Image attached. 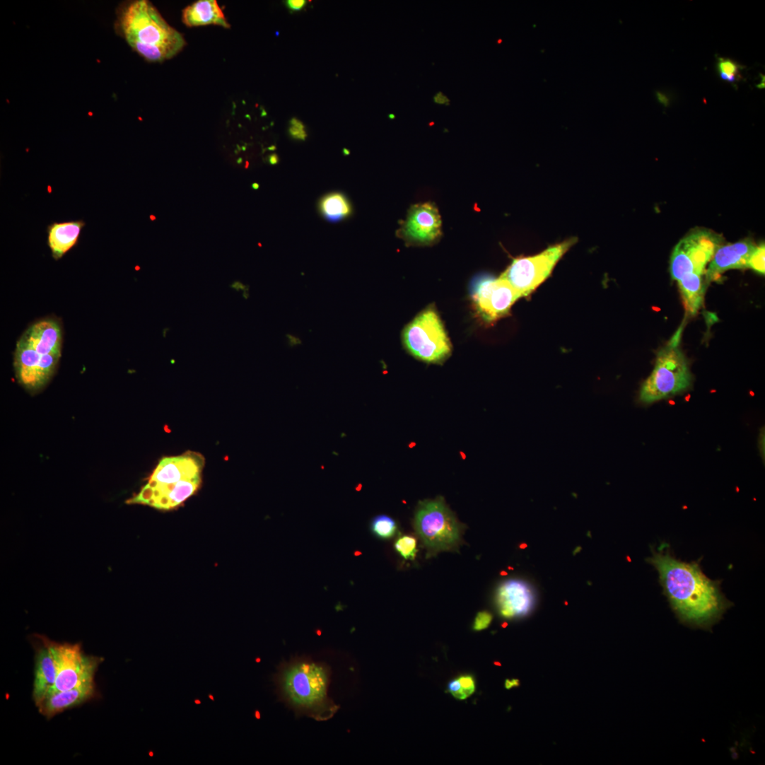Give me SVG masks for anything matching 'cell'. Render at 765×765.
I'll use <instances>...</instances> for the list:
<instances>
[{
    "mask_svg": "<svg viewBox=\"0 0 765 765\" xmlns=\"http://www.w3.org/2000/svg\"><path fill=\"white\" fill-rule=\"evenodd\" d=\"M647 561L658 571L663 593L683 624L710 631L732 606L720 590V581L709 579L699 562L681 561L666 549L653 551Z\"/></svg>",
    "mask_w": 765,
    "mask_h": 765,
    "instance_id": "1",
    "label": "cell"
},
{
    "mask_svg": "<svg viewBox=\"0 0 765 765\" xmlns=\"http://www.w3.org/2000/svg\"><path fill=\"white\" fill-rule=\"evenodd\" d=\"M117 33L145 60L161 63L178 54L186 42L148 0L122 4L117 11Z\"/></svg>",
    "mask_w": 765,
    "mask_h": 765,
    "instance_id": "2",
    "label": "cell"
},
{
    "mask_svg": "<svg viewBox=\"0 0 765 765\" xmlns=\"http://www.w3.org/2000/svg\"><path fill=\"white\" fill-rule=\"evenodd\" d=\"M204 462L202 455L193 452L164 458L148 484L127 503L165 511L180 508L199 489Z\"/></svg>",
    "mask_w": 765,
    "mask_h": 765,
    "instance_id": "3",
    "label": "cell"
},
{
    "mask_svg": "<svg viewBox=\"0 0 765 765\" xmlns=\"http://www.w3.org/2000/svg\"><path fill=\"white\" fill-rule=\"evenodd\" d=\"M280 696L290 705L318 715L328 711L329 672L311 660H296L281 666L275 676Z\"/></svg>",
    "mask_w": 765,
    "mask_h": 765,
    "instance_id": "4",
    "label": "cell"
},
{
    "mask_svg": "<svg viewBox=\"0 0 765 765\" xmlns=\"http://www.w3.org/2000/svg\"><path fill=\"white\" fill-rule=\"evenodd\" d=\"M689 363L676 343H671L658 354L650 375L643 382L640 399L653 404L687 391L691 385Z\"/></svg>",
    "mask_w": 765,
    "mask_h": 765,
    "instance_id": "5",
    "label": "cell"
},
{
    "mask_svg": "<svg viewBox=\"0 0 765 765\" xmlns=\"http://www.w3.org/2000/svg\"><path fill=\"white\" fill-rule=\"evenodd\" d=\"M464 527L443 498L420 503L415 527L428 550V557L440 551H458Z\"/></svg>",
    "mask_w": 765,
    "mask_h": 765,
    "instance_id": "6",
    "label": "cell"
},
{
    "mask_svg": "<svg viewBox=\"0 0 765 765\" xmlns=\"http://www.w3.org/2000/svg\"><path fill=\"white\" fill-rule=\"evenodd\" d=\"M404 344L415 357L439 363L451 354L452 346L438 313L428 308L419 314L403 333Z\"/></svg>",
    "mask_w": 765,
    "mask_h": 765,
    "instance_id": "7",
    "label": "cell"
},
{
    "mask_svg": "<svg viewBox=\"0 0 765 765\" xmlns=\"http://www.w3.org/2000/svg\"><path fill=\"white\" fill-rule=\"evenodd\" d=\"M576 242L575 238H571L535 256L516 259L501 277L513 286L520 298L528 296L549 277L559 261Z\"/></svg>",
    "mask_w": 765,
    "mask_h": 765,
    "instance_id": "8",
    "label": "cell"
},
{
    "mask_svg": "<svg viewBox=\"0 0 765 765\" xmlns=\"http://www.w3.org/2000/svg\"><path fill=\"white\" fill-rule=\"evenodd\" d=\"M54 655L57 677L49 694L73 689L81 684L95 680L96 671L103 659L88 655L81 644L59 643L47 638Z\"/></svg>",
    "mask_w": 765,
    "mask_h": 765,
    "instance_id": "9",
    "label": "cell"
},
{
    "mask_svg": "<svg viewBox=\"0 0 765 765\" xmlns=\"http://www.w3.org/2000/svg\"><path fill=\"white\" fill-rule=\"evenodd\" d=\"M720 244L719 237L707 230L694 231L684 238L672 252V278L678 281L690 274L703 275Z\"/></svg>",
    "mask_w": 765,
    "mask_h": 765,
    "instance_id": "10",
    "label": "cell"
},
{
    "mask_svg": "<svg viewBox=\"0 0 765 765\" xmlns=\"http://www.w3.org/2000/svg\"><path fill=\"white\" fill-rule=\"evenodd\" d=\"M472 298L477 311L488 322L506 315L520 297L501 277H482L474 284Z\"/></svg>",
    "mask_w": 765,
    "mask_h": 765,
    "instance_id": "11",
    "label": "cell"
},
{
    "mask_svg": "<svg viewBox=\"0 0 765 765\" xmlns=\"http://www.w3.org/2000/svg\"><path fill=\"white\" fill-rule=\"evenodd\" d=\"M397 234L409 245L436 243L442 235V220L438 209L431 203L412 206Z\"/></svg>",
    "mask_w": 765,
    "mask_h": 765,
    "instance_id": "12",
    "label": "cell"
},
{
    "mask_svg": "<svg viewBox=\"0 0 765 765\" xmlns=\"http://www.w3.org/2000/svg\"><path fill=\"white\" fill-rule=\"evenodd\" d=\"M61 355H42L22 339L18 344L16 367L22 384L30 390L44 386L53 373Z\"/></svg>",
    "mask_w": 765,
    "mask_h": 765,
    "instance_id": "13",
    "label": "cell"
},
{
    "mask_svg": "<svg viewBox=\"0 0 765 765\" xmlns=\"http://www.w3.org/2000/svg\"><path fill=\"white\" fill-rule=\"evenodd\" d=\"M496 604L500 614L513 619L528 615L534 609L535 596L532 588L520 580L503 583L496 592Z\"/></svg>",
    "mask_w": 765,
    "mask_h": 765,
    "instance_id": "14",
    "label": "cell"
},
{
    "mask_svg": "<svg viewBox=\"0 0 765 765\" xmlns=\"http://www.w3.org/2000/svg\"><path fill=\"white\" fill-rule=\"evenodd\" d=\"M35 638V670L33 698L38 708L56 683L57 669L47 637L36 635Z\"/></svg>",
    "mask_w": 765,
    "mask_h": 765,
    "instance_id": "15",
    "label": "cell"
},
{
    "mask_svg": "<svg viewBox=\"0 0 765 765\" xmlns=\"http://www.w3.org/2000/svg\"><path fill=\"white\" fill-rule=\"evenodd\" d=\"M95 695V680H90L73 689L48 694L38 708L43 716L50 719L66 710L87 702Z\"/></svg>",
    "mask_w": 765,
    "mask_h": 765,
    "instance_id": "16",
    "label": "cell"
},
{
    "mask_svg": "<svg viewBox=\"0 0 765 765\" xmlns=\"http://www.w3.org/2000/svg\"><path fill=\"white\" fill-rule=\"evenodd\" d=\"M755 247L751 242L742 241L718 247L705 271L707 280H715L730 269L747 268L748 259Z\"/></svg>",
    "mask_w": 765,
    "mask_h": 765,
    "instance_id": "17",
    "label": "cell"
},
{
    "mask_svg": "<svg viewBox=\"0 0 765 765\" xmlns=\"http://www.w3.org/2000/svg\"><path fill=\"white\" fill-rule=\"evenodd\" d=\"M22 339L42 355H61L62 332L54 321L46 320L30 328Z\"/></svg>",
    "mask_w": 765,
    "mask_h": 765,
    "instance_id": "18",
    "label": "cell"
},
{
    "mask_svg": "<svg viewBox=\"0 0 765 765\" xmlns=\"http://www.w3.org/2000/svg\"><path fill=\"white\" fill-rule=\"evenodd\" d=\"M86 223L81 220L65 223H54L48 226V245L53 257L61 259L78 242Z\"/></svg>",
    "mask_w": 765,
    "mask_h": 765,
    "instance_id": "19",
    "label": "cell"
},
{
    "mask_svg": "<svg viewBox=\"0 0 765 765\" xmlns=\"http://www.w3.org/2000/svg\"><path fill=\"white\" fill-rule=\"evenodd\" d=\"M182 21L189 28L217 25L230 28L216 0H200L183 11Z\"/></svg>",
    "mask_w": 765,
    "mask_h": 765,
    "instance_id": "20",
    "label": "cell"
},
{
    "mask_svg": "<svg viewBox=\"0 0 765 765\" xmlns=\"http://www.w3.org/2000/svg\"><path fill=\"white\" fill-rule=\"evenodd\" d=\"M677 282L687 313L691 315H695L703 304L706 292L703 275L690 274Z\"/></svg>",
    "mask_w": 765,
    "mask_h": 765,
    "instance_id": "21",
    "label": "cell"
},
{
    "mask_svg": "<svg viewBox=\"0 0 765 765\" xmlns=\"http://www.w3.org/2000/svg\"><path fill=\"white\" fill-rule=\"evenodd\" d=\"M318 207L322 217L332 223L349 218L352 211L349 199L341 192H332L324 196Z\"/></svg>",
    "mask_w": 765,
    "mask_h": 765,
    "instance_id": "22",
    "label": "cell"
},
{
    "mask_svg": "<svg viewBox=\"0 0 765 765\" xmlns=\"http://www.w3.org/2000/svg\"><path fill=\"white\" fill-rule=\"evenodd\" d=\"M371 530L380 539H390L396 535L397 525L387 515H378L371 522Z\"/></svg>",
    "mask_w": 765,
    "mask_h": 765,
    "instance_id": "23",
    "label": "cell"
},
{
    "mask_svg": "<svg viewBox=\"0 0 765 765\" xmlns=\"http://www.w3.org/2000/svg\"><path fill=\"white\" fill-rule=\"evenodd\" d=\"M717 69L719 76L725 82L733 83L739 78L740 66L732 60L718 59Z\"/></svg>",
    "mask_w": 765,
    "mask_h": 765,
    "instance_id": "24",
    "label": "cell"
},
{
    "mask_svg": "<svg viewBox=\"0 0 765 765\" xmlns=\"http://www.w3.org/2000/svg\"><path fill=\"white\" fill-rule=\"evenodd\" d=\"M395 549L406 560L413 561L418 552L417 540L412 536H402L396 542Z\"/></svg>",
    "mask_w": 765,
    "mask_h": 765,
    "instance_id": "25",
    "label": "cell"
},
{
    "mask_svg": "<svg viewBox=\"0 0 765 765\" xmlns=\"http://www.w3.org/2000/svg\"><path fill=\"white\" fill-rule=\"evenodd\" d=\"M764 256L765 247L764 244L761 243L756 246L751 253L747 261V267L764 275L765 272Z\"/></svg>",
    "mask_w": 765,
    "mask_h": 765,
    "instance_id": "26",
    "label": "cell"
},
{
    "mask_svg": "<svg viewBox=\"0 0 765 765\" xmlns=\"http://www.w3.org/2000/svg\"><path fill=\"white\" fill-rule=\"evenodd\" d=\"M461 684V690L454 696L460 700H465L476 691V682L473 677L464 675L458 678Z\"/></svg>",
    "mask_w": 765,
    "mask_h": 765,
    "instance_id": "27",
    "label": "cell"
},
{
    "mask_svg": "<svg viewBox=\"0 0 765 765\" xmlns=\"http://www.w3.org/2000/svg\"><path fill=\"white\" fill-rule=\"evenodd\" d=\"M494 617L487 611L480 612L477 614L474 622L473 629L481 631L489 628L493 621Z\"/></svg>",
    "mask_w": 765,
    "mask_h": 765,
    "instance_id": "28",
    "label": "cell"
},
{
    "mask_svg": "<svg viewBox=\"0 0 765 765\" xmlns=\"http://www.w3.org/2000/svg\"><path fill=\"white\" fill-rule=\"evenodd\" d=\"M286 5L289 9L299 11L306 5V1L305 0H288Z\"/></svg>",
    "mask_w": 765,
    "mask_h": 765,
    "instance_id": "29",
    "label": "cell"
},
{
    "mask_svg": "<svg viewBox=\"0 0 765 765\" xmlns=\"http://www.w3.org/2000/svg\"><path fill=\"white\" fill-rule=\"evenodd\" d=\"M289 133L294 139L300 140H305L307 136L305 129L298 128L294 126L290 127Z\"/></svg>",
    "mask_w": 765,
    "mask_h": 765,
    "instance_id": "30",
    "label": "cell"
},
{
    "mask_svg": "<svg viewBox=\"0 0 765 765\" xmlns=\"http://www.w3.org/2000/svg\"><path fill=\"white\" fill-rule=\"evenodd\" d=\"M433 101L436 104L439 105L450 106V100L442 92L436 94L433 97Z\"/></svg>",
    "mask_w": 765,
    "mask_h": 765,
    "instance_id": "31",
    "label": "cell"
},
{
    "mask_svg": "<svg viewBox=\"0 0 765 765\" xmlns=\"http://www.w3.org/2000/svg\"><path fill=\"white\" fill-rule=\"evenodd\" d=\"M461 684L458 679L451 681L448 685V690L453 696L457 694L461 690Z\"/></svg>",
    "mask_w": 765,
    "mask_h": 765,
    "instance_id": "32",
    "label": "cell"
},
{
    "mask_svg": "<svg viewBox=\"0 0 765 765\" xmlns=\"http://www.w3.org/2000/svg\"><path fill=\"white\" fill-rule=\"evenodd\" d=\"M656 97L660 104L663 105L665 107H667L669 105L670 99L666 95L660 92H657Z\"/></svg>",
    "mask_w": 765,
    "mask_h": 765,
    "instance_id": "33",
    "label": "cell"
},
{
    "mask_svg": "<svg viewBox=\"0 0 765 765\" xmlns=\"http://www.w3.org/2000/svg\"><path fill=\"white\" fill-rule=\"evenodd\" d=\"M520 684V681L518 679H512V680L507 679L506 681L505 686H506V689H512L513 687H519Z\"/></svg>",
    "mask_w": 765,
    "mask_h": 765,
    "instance_id": "34",
    "label": "cell"
},
{
    "mask_svg": "<svg viewBox=\"0 0 765 765\" xmlns=\"http://www.w3.org/2000/svg\"><path fill=\"white\" fill-rule=\"evenodd\" d=\"M760 450L761 453L764 455V432L763 431L760 436Z\"/></svg>",
    "mask_w": 765,
    "mask_h": 765,
    "instance_id": "35",
    "label": "cell"
},
{
    "mask_svg": "<svg viewBox=\"0 0 765 765\" xmlns=\"http://www.w3.org/2000/svg\"><path fill=\"white\" fill-rule=\"evenodd\" d=\"M291 126H294V127H298V128L305 129V127L302 124V122H300V121L297 120L295 118L292 119V120L291 121Z\"/></svg>",
    "mask_w": 765,
    "mask_h": 765,
    "instance_id": "36",
    "label": "cell"
},
{
    "mask_svg": "<svg viewBox=\"0 0 765 765\" xmlns=\"http://www.w3.org/2000/svg\"><path fill=\"white\" fill-rule=\"evenodd\" d=\"M230 288H233V289H235V290H236V291H239L240 289H243V284H241V283H240V282H238V281H237V282H234V283H233V284H231V285H230Z\"/></svg>",
    "mask_w": 765,
    "mask_h": 765,
    "instance_id": "37",
    "label": "cell"
},
{
    "mask_svg": "<svg viewBox=\"0 0 765 765\" xmlns=\"http://www.w3.org/2000/svg\"><path fill=\"white\" fill-rule=\"evenodd\" d=\"M278 161H279V158H278V156L274 154V155L270 156L269 162H270V163L271 165L276 164L278 163Z\"/></svg>",
    "mask_w": 765,
    "mask_h": 765,
    "instance_id": "38",
    "label": "cell"
},
{
    "mask_svg": "<svg viewBox=\"0 0 765 765\" xmlns=\"http://www.w3.org/2000/svg\"><path fill=\"white\" fill-rule=\"evenodd\" d=\"M761 81L760 82V84L757 85V88H759V89H764V76L761 75Z\"/></svg>",
    "mask_w": 765,
    "mask_h": 765,
    "instance_id": "39",
    "label": "cell"
},
{
    "mask_svg": "<svg viewBox=\"0 0 765 765\" xmlns=\"http://www.w3.org/2000/svg\"><path fill=\"white\" fill-rule=\"evenodd\" d=\"M582 550H583V548L581 547H580V546L577 547L573 551V556H575L577 554H580L582 551Z\"/></svg>",
    "mask_w": 765,
    "mask_h": 765,
    "instance_id": "40",
    "label": "cell"
},
{
    "mask_svg": "<svg viewBox=\"0 0 765 765\" xmlns=\"http://www.w3.org/2000/svg\"><path fill=\"white\" fill-rule=\"evenodd\" d=\"M252 187H253V188H255V189H258V188H259V185H258L257 184H254V185H252Z\"/></svg>",
    "mask_w": 765,
    "mask_h": 765,
    "instance_id": "41",
    "label": "cell"
},
{
    "mask_svg": "<svg viewBox=\"0 0 765 765\" xmlns=\"http://www.w3.org/2000/svg\"><path fill=\"white\" fill-rule=\"evenodd\" d=\"M587 537H588L589 538H590V539H591V538H592V534H591V533H590V532H588L587 533Z\"/></svg>",
    "mask_w": 765,
    "mask_h": 765,
    "instance_id": "42",
    "label": "cell"
},
{
    "mask_svg": "<svg viewBox=\"0 0 765 765\" xmlns=\"http://www.w3.org/2000/svg\"><path fill=\"white\" fill-rule=\"evenodd\" d=\"M390 119H395V115H390Z\"/></svg>",
    "mask_w": 765,
    "mask_h": 765,
    "instance_id": "43",
    "label": "cell"
},
{
    "mask_svg": "<svg viewBox=\"0 0 765 765\" xmlns=\"http://www.w3.org/2000/svg\"><path fill=\"white\" fill-rule=\"evenodd\" d=\"M241 160H241V159H240V160H238V163H240Z\"/></svg>",
    "mask_w": 765,
    "mask_h": 765,
    "instance_id": "44",
    "label": "cell"
}]
</instances>
